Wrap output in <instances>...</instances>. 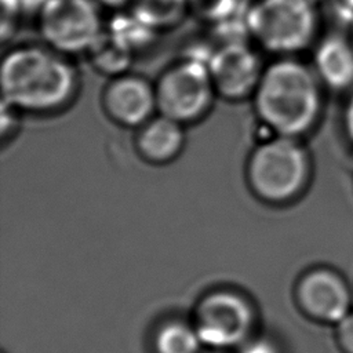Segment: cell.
I'll return each instance as SVG.
<instances>
[{"mask_svg": "<svg viewBox=\"0 0 353 353\" xmlns=\"http://www.w3.org/2000/svg\"><path fill=\"white\" fill-rule=\"evenodd\" d=\"M91 66L101 74L114 77L130 70L134 52L117 40L108 29L85 52Z\"/></svg>", "mask_w": 353, "mask_h": 353, "instance_id": "13", "label": "cell"}, {"mask_svg": "<svg viewBox=\"0 0 353 353\" xmlns=\"http://www.w3.org/2000/svg\"><path fill=\"white\" fill-rule=\"evenodd\" d=\"M3 102L19 113L55 114L79 95L80 72L72 59L46 44H21L1 59Z\"/></svg>", "mask_w": 353, "mask_h": 353, "instance_id": "1", "label": "cell"}, {"mask_svg": "<svg viewBox=\"0 0 353 353\" xmlns=\"http://www.w3.org/2000/svg\"><path fill=\"white\" fill-rule=\"evenodd\" d=\"M108 30L134 54L150 44L157 34L154 29L135 17L131 11L116 17Z\"/></svg>", "mask_w": 353, "mask_h": 353, "instance_id": "15", "label": "cell"}, {"mask_svg": "<svg viewBox=\"0 0 353 353\" xmlns=\"http://www.w3.org/2000/svg\"><path fill=\"white\" fill-rule=\"evenodd\" d=\"M342 121H343V131L347 139L350 141V143L353 145V92L350 94V97L345 103Z\"/></svg>", "mask_w": 353, "mask_h": 353, "instance_id": "19", "label": "cell"}, {"mask_svg": "<svg viewBox=\"0 0 353 353\" xmlns=\"http://www.w3.org/2000/svg\"><path fill=\"white\" fill-rule=\"evenodd\" d=\"M95 0H46L37 12L41 40L68 57L85 54L103 33Z\"/></svg>", "mask_w": 353, "mask_h": 353, "instance_id": "6", "label": "cell"}, {"mask_svg": "<svg viewBox=\"0 0 353 353\" xmlns=\"http://www.w3.org/2000/svg\"><path fill=\"white\" fill-rule=\"evenodd\" d=\"M241 353H279L274 345L265 339H258L254 342H250Z\"/></svg>", "mask_w": 353, "mask_h": 353, "instance_id": "20", "label": "cell"}, {"mask_svg": "<svg viewBox=\"0 0 353 353\" xmlns=\"http://www.w3.org/2000/svg\"><path fill=\"white\" fill-rule=\"evenodd\" d=\"M216 95L229 102L251 98L266 63L247 40L221 41L207 61Z\"/></svg>", "mask_w": 353, "mask_h": 353, "instance_id": "7", "label": "cell"}, {"mask_svg": "<svg viewBox=\"0 0 353 353\" xmlns=\"http://www.w3.org/2000/svg\"><path fill=\"white\" fill-rule=\"evenodd\" d=\"M251 101L266 135L302 138L321 116L323 84L312 66L295 57H277L265 65Z\"/></svg>", "mask_w": 353, "mask_h": 353, "instance_id": "2", "label": "cell"}, {"mask_svg": "<svg viewBox=\"0 0 353 353\" xmlns=\"http://www.w3.org/2000/svg\"><path fill=\"white\" fill-rule=\"evenodd\" d=\"M243 19L248 39L277 57H294L306 50L319 26L312 0H252Z\"/></svg>", "mask_w": 353, "mask_h": 353, "instance_id": "4", "label": "cell"}, {"mask_svg": "<svg viewBox=\"0 0 353 353\" xmlns=\"http://www.w3.org/2000/svg\"><path fill=\"white\" fill-rule=\"evenodd\" d=\"M130 11L157 33L178 25L189 11L188 0H132Z\"/></svg>", "mask_w": 353, "mask_h": 353, "instance_id": "14", "label": "cell"}, {"mask_svg": "<svg viewBox=\"0 0 353 353\" xmlns=\"http://www.w3.org/2000/svg\"><path fill=\"white\" fill-rule=\"evenodd\" d=\"M185 127L161 113H156L135 130V152L149 164L164 165L172 163L185 148Z\"/></svg>", "mask_w": 353, "mask_h": 353, "instance_id": "11", "label": "cell"}, {"mask_svg": "<svg viewBox=\"0 0 353 353\" xmlns=\"http://www.w3.org/2000/svg\"><path fill=\"white\" fill-rule=\"evenodd\" d=\"M200 343L196 330L181 323L167 324L156 339L159 353H196Z\"/></svg>", "mask_w": 353, "mask_h": 353, "instance_id": "16", "label": "cell"}, {"mask_svg": "<svg viewBox=\"0 0 353 353\" xmlns=\"http://www.w3.org/2000/svg\"><path fill=\"white\" fill-rule=\"evenodd\" d=\"M101 105L110 121L137 130L157 113L154 81L130 70L110 77L102 90Z\"/></svg>", "mask_w": 353, "mask_h": 353, "instance_id": "9", "label": "cell"}, {"mask_svg": "<svg viewBox=\"0 0 353 353\" xmlns=\"http://www.w3.org/2000/svg\"><path fill=\"white\" fill-rule=\"evenodd\" d=\"M338 339L346 353H353V313L338 323Z\"/></svg>", "mask_w": 353, "mask_h": 353, "instance_id": "18", "label": "cell"}, {"mask_svg": "<svg viewBox=\"0 0 353 353\" xmlns=\"http://www.w3.org/2000/svg\"><path fill=\"white\" fill-rule=\"evenodd\" d=\"M316 76L323 87L342 91L353 85V44L349 37L330 33L323 37L313 52Z\"/></svg>", "mask_w": 353, "mask_h": 353, "instance_id": "12", "label": "cell"}, {"mask_svg": "<svg viewBox=\"0 0 353 353\" xmlns=\"http://www.w3.org/2000/svg\"><path fill=\"white\" fill-rule=\"evenodd\" d=\"M196 320L200 342L225 349L247 338L254 316L250 305L241 296L232 292H216L201 302Z\"/></svg>", "mask_w": 353, "mask_h": 353, "instance_id": "8", "label": "cell"}, {"mask_svg": "<svg viewBox=\"0 0 353 353\" xmlns=\"http://www.w3.org/2000/svg\"><path fill=\"white\" fill-rule=\"evenodd\" d=\"M157 113L183 125L203 120L216 95L207 61L185 55L170 63L154 80Z\"/></svg>", "mask_w": 353, "mask_h": 353, "instance_id": "5", "label": "cell"}, {"mask_svg": "<svg viewBox=\"0 0 353 353\" xmlns=\"http://www.w3.org/2000/svg\"><path fill=\"white\" fill-rule=\"evenodd\" d=\"M101 7L105 8H113V10H121L124 7H130L132 0H95Z\"/></svg>", "mask_w": 353, "mask_h": 353, "instance_id": "22", "label": "cell"}, {"mask_svg": "<svg viewBox=\"0 0 353 353\" xmlns=\"http://www.w3.org/2000/svg\"><path fill=\"white\" fill-rule=\"evenodd\" d=\"M336 7L342 15V18L349 22L353 21V0H336Z\"/></svg>", "mask_w": 353, "mask_h": 353, "instance_id": "21", "label": "cell"}, {"mask_svg": "<svg viewBox=\"0 0 353 353\" xmlns=\"http://www.w3.org/2000/svg\"><path fill=\"white\" fill-rule=\"evenodd\" d=\"M312 160L301 138H261L245 160V179L255 196L270 203L296 197L307 185Z\"/></svg>", "mask_w": 353, "mask_h": 353, "instance_id": "3", "label": "cell"}, {"mask_svg": "<svg viewBox=\"0 0 353 353\" xmlns=\"http://www.w3.org/2000/svg\"><path fill=\"white\" fill-rule=\"evenodd\" d=\"M350 26H352V32H350V37H349V39H350V41H352V44H353V21L350 22Z\"/></svg>", "mask_w": 353, "mask_h": 353, "instance_id": "23", "label": "cell"}, {"mask_svg": "<svg viewBox=\"0 0 353 353\" xmlns=\"http://www.w3.org/2000/svg\"><path fill=\"white\" fill-rule=\"evenodd\" d=\"M189 10L201 19L221 23L233 19L239 0H188Z\"/></svg>", "mask_w": 353, "mask_h": 353, "instance_id": "17", "label": "cell"}, {"mask_svg": "<svg viewBox=\"0 0 353 353\" xmlns=\"http://www.w3.org/2000/svg\"><path fill=\"white\" fill-rule=\"evenodd\" d=\"M298 296L306 312L320 320L339 323L350 313V292L341 276L330 270H314L303 277Z\"/></svg>", "mask_w": 353, "mask_h": 353, "instance_id": "10", "label": "cell"}]
</instances>
